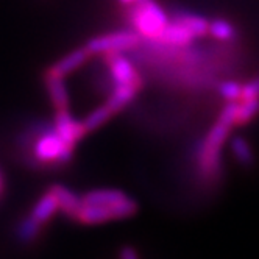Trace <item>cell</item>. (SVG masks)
Segmentation results:
<instances>
[{
    "instance_id": "cell-1",
    "label": "cell",
    "mask_w": 259,
    "mask_h": 259,
    "mask_svg": "<svg viewBox=\"0 0 259 259\" xmlns=\"http://www.w3.org/2000/svg\"><path fill=\"white\" fill-rule=\"evenodd\" d=\"M16 147L22 159L33 169H58L70 164L73 145L67 144L53 126V122L34 120L21 130Z\"/></svg>"
},
{
    "instance_id": "cell-2",
    "label": "cell",
    "mask_w": 259,
    "mask_h": 259,
    "mask_svg": "<svg viewBox=\"0 0 259 259\" xmlns=\"http://www.w3.org/2000/svg\"><path fill=\"white\" fill-rule=\"evenodd\" d=\"M231 123L217 117L206 136L195 145V167L198 177L205 183H215L222 174L220 150L231 132Z\"/></svg>"
},
{
    "instance_id": "cell-3",
    "label": "cell",
    "mask_w": 259,
    "mask_h": 259,
    "mask_svg": "<svg viewBox=\"0 0 259 259\" xmlns=\"http://www.w3.org/2000/svg\"><path fill=\"white\" fill-rule=\"evenodd\" d=\"M125 17L144 39L152 41L158 39L161 31L170 22L169 14L156 0H138L132 5H126Z\"/></svg>"
},
{
    "instance_id": "cell-4",
    "label": "cell",
    "mask_w": 259,
    "mask_h": 259,
    "mask_svg": "<svg viewBox=\"0 0 259 259\" xmlns=\"http://www.w3.org/2000/svg\"><path fill=\"white\" fill-rule=\"evenodd\" d=\"M81 205L88 206H102L113 209L119 219L132 217L138 211V205L133 198H130L125 192L119 189H96L81 197Z\"/></svg>"
},
{
    "instance_id": "cell-5",
    "label": "cell",
    "mask_w": 259,
    "mask_h": 259,
    "mask_svg": "<svg viewBox=\"0 0 259 259\" xmlns=\"http://www.w3.org/2000/svg\"><path fill=\"white\" fill-rule=\"evenodd\" d=\"M142 42V36L135 30L114 31L100 34L86 44V49L92 55H102L108 52H132Z\"/></svg>"
},
{
    "instance_id": "cell-6",
    "label": "cell",
    "mask_w": 259,
    "mask_h": 259,
    "mask_svg": "<svg viewBox=\"0 0 259 259\" xmlns=\"http://www.w3.org/2000/svg\"><path fill=\"white\" fill-rule=\"evenodd\" d=\"M102 57L109 70V80L113 86L117 84H138L144 88V78L136 70L133 58H128L123 52H108Z\"/></svg>"
},
{
    "instance_id": "cell-7",
    "label": "cell",
    "mask_w": 259,
    "mask_h": 259,
    "mask_svg": "<svg viewBox=\"0 0 259 259\" xmlns=\"http://www.w3.org/2000/svg\"><path fill=\"white\" fill-rule=\"evenodd\" d=\"M53 126L57 133L70 145L75 147L86 135L83 120H77L69 109H58L53 117Z\"/></svg>"
},
{
    "instance_id": "cell-8",
    "label": "cell",
    "mask_w": 259,
    "mask_h": 259,
    "mask_svg": "<svg viewBox=\"0 0 259 259\" xmlns=\"http://www.w3.org/2000/svg\"><path fill=\"white\" fill-rule=\"evenodd\" d=\"M169 19L175 24L186 27L189 31L194 33L195 38H203V36L209 34V21L206 17L195 14L192 11L183 8H172L169 11Z\"/></svg>"
},
{
    "instance_id": "cell-9",
    "label": "cell",
    "mask_w": 259,
    "mask_h": 259,
    "mask_svg": "<svg viewBox=\"0 0 259 259\" xmlns=\"http://www.w3.org/2000/svg\"><path fill=\"white\" fill-rule=\"evenodd\" d=\"M91 57H92V53L86 47L75 49L73 52H70L69 55H66L64 58H61L60 61L52 64L46 72L52 73V75H57V77L64 78V77L70 75L72 72H75L77 69H80L81 66H84Z\"/></svg>"
},
{
    "instance_id": "cell-10",
    "label": "cell",
    "mask_w": 259,
    "mask_h": 259,
    "mask_svg": "<svg viewBox=\"0 0 259 259\" xmlns=\"http://www.w3.org/2000/svg\"><path fill=\"white\" fill-rule=\"evenodd\" d=\"M58 212H60V208H58L57 200H55V197L50 191H47L36 200V203L30 209V212L27 214V217L34 225H38L42 230V227L47 224V222H50Z\"/></svg>"
},
{
    "instance_id": "cell-11",
    "label": "cell",
    "mask_w": 259,
    "mask_h": 259,
    "mask_svg": "<svg viewBox=\"0 0 259 259\" xmlns=\"http://www.w3.org/2000/svg\"><path fill=\"white\" fill-rule=\"evenodd\" d=\"M44 83H46V89L49 92V99L53 105L55 109H69L70 105V96H69V89L64 83V78L52 75V73H47L44 75Z\"/></svg>"
},
{
    "instance_id": "cell-12",
    "label": "cell",
    "mask_w": 259,
    "mask_h": 259,
    "mask_svg": "<svg viewBox=\"0 0 259 259\" xmlns=\"http://www.w3.org/2000/svg\"><path fill=\"white\" fill-rule=\"evenodd\" d=\"M195 36L192 31H189L186 27H183L180 24L175 22H169L167 27H165L161 34L158 36V42L165 44V46H175V47H184V46H191L194 44Z\"/></svg>"
},
{
    "instance_id": "cell-13",
    "label": "cell",
    "mask_w": 259,
    "mask_h": 259,
    "mask_svg": "<svg viewBox=\"0 0 259 259\" xmlns=\"http://www.w3.org/2000/svg\"><path fill=\"white\" fill-rule=\"evenodd\" d=\"M142 89V86L138 84H117L109 91V96L106 99V105L114 114L122 111L125 106H128L133 102V99L138 96V92Z\"/></svg>"
},
{
    "instance_id": "cell-14",
    "label": "cell",
    "mask_w": 259,
    "mask_h": 259,
    "mask_svg": "<svg viewBox=\"0 0 259 259\" xmlns=\"http://www.w3.org/2000/svg\"><path fill=\"white\" fill-rule=\"evenodd\" d=\"M49 191L53 194L55 200H57L60 212H63L72 219L73 214L77 212V209L81 205V197H78L75 192L70 191L66 186H63V184H52V186L49 188Z\"/></svg>"
},
{
    "instance_id": "cell-15",
    "label": "cell",
    "mask_w": 259,
    "mask_h": 259,
    "mask_svg": "<svg viewBox=\"0 0 259 259\" xmlns=\"http://www.w3.org/2000/svg\"><path fill=\"white\" fill-rule=\"evenodd\" d=\"M209 34L220 42H234L239 36L234 24L222 17L209 22Z\"/></svg>"
},
{
    "instance_id": "cell-16",
    "label": "cell",
    "mask_w": 259,
    "mask_h": 259,
    "mask_svg": "<svg viewBox=\"0 0 259 259\" xmlns=\"http://www.w3.org/2000/svg\"><path fill=\"white\" fill-rule=\"evenodd\" d=\"M259 114V97L237 100V111L234 125H245Z\"/></svg>"
},
{
    "instance_id": "cell-17",
    "label": "cell",
    "mask_w": 259,
    "mask_h": 259,
    "mask_svg": "<svg viewBox=\"0 0 259 259\" xmlns=\"http://www.w3.org/2000/svg\"><path fill=\"white\" fill-rule=\"evenodd\" d=\"M113 116H114V113L109 109V106H108L106 103L100 105V106L96 108L94 111H91V113L86 116V119L83 120L84 128H86V133L96 132L97 128H100L103 123H106Z\"/></svg>"
},
{
    "instance_id": "cell-18",
    "label": "cell",
    "mask_w": 259,
    "mask_h": 259,
    "mask_svg": "<svg viewBox=\"0 0 259 259\" xmlns=\"http://www.w3.org/2000/svg\"><path fill=\"white\" fill-rule=\"evenodd\" d=\"M231 152L236 158L237 162H240L242 165H251L254 162V155L250 144L240 136L233 138L231 141Z\"/></svg>"
},
{
    "instance_id": "cell-19",
    "label": "cell",
    "mask_w": 259,
    "mask_h": 259,
    "mask_svg": "<svg viewBox=\"0 0 259 259\" xmlns=\"http://www.w3.org/2000/svg\"><path fill=\"white\" fill-rule=\"evenodd\" d=\"M215 89L219 92V96L227 100V102H236L240 100V94H242V83H239L236 80H224L219 81L215 84Z\"/></svg>"
},
{
    "instance_id": "cell-20",
    "label": "cell",
    "mask_w": 259,
    "mask_h": 259,
    "mask_svg": "<svg viewBox=\"0 0 259 259\" xmlns=\"http://www.w3.org/2000/svg\"><path fill=\"white\" fill-rule=\"evenodd\" d=\"M256 97H259V75L242 84V94H240V100L256 99Z\"/></svg>"
},
{
    "instance_id": "cell-21",
    "label": "cell",
    "mask_w": 259,
    "mask_h": 259,
    "mask_svg": "<svg viewBox=\"0 0 259 259\" xmlns=\"http://www.w3.org/2000/svg\"><path fill=\"white\" fill-rule=\"evenodd\" d=\"M119 259H139V254L133 247H123L119 253Z\"/></svg>"
},
{
    "instance_id": "cell-22",
    "label": "cell",
    "mask_w": 259,
    "mask_h": 259,
    "mask_svg": "<svg viewBox=\"0 0 259 259\" xmlns=\"http://www.w3.org/2000/svg\"><path fill=\"white\" fill-rule=\"evenodd\" d=\"M119 2L122 4V5H132V4H135V2H138V0H119Z\"/></svg>"
},
{
    "instance_id": "cell-23",
    "label": "cell",
    "mask_w": 259,
    "mask_h": 259,
    "mask_svg": "<svg viewBox=\"0 0 259 259\" xmlns=\"http://www.w3.org/2000/svg\"><path fill=\"white\" fill-rule=\"evenodd\" d=\"M4 192V178H2V174H0V195Z\"/></svg>"
}]
</instances>
